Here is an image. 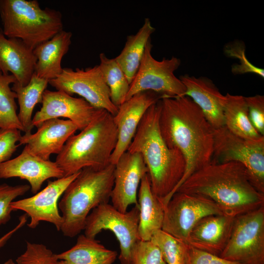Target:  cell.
<instances>
[{"mask_svg": "<svg viewBox=\"0 0 264 264\" xmlns=\"http://www.w3.org/2000/svg\"><path fill=\"white\" fill-rule=\"evenodd\" d=\"M160 103L159 126L162 136L169 147L181 152L186 163L176 192L191 175L211 163L215 129L187 96L163 97Z\"/></svg>", "mask_w": 264, "mask_h": 264, "instance_id": "obj_1", "label": "cell"}, {"mask_svg": "<svg viewBox=\"0 0 264 264\" xmlns=\"http://www.w3.org/2000/svg\"><path fill=\"white\" fill-rule=\"evenodd\" d=\"M176 192L206 198L233 217L264 206V194L253 186L246 168L236 162H211L191 175Z\"/></svg>", "mask_w": 264, "mask_h": 264, "instance_id": "obj_2", "label": "cell"}, {"mask_svg": "<svg viewBox=\"0 0 264 264\" xmlns=\"http://www.w3.org/2000/svg\"><path fill=\"white\" fill-rule=\"evenodd\" d=\"M160 100L144 114L127 151L139 153L148 169L152 190L164 208L176 193L186 167L177 149L170 148L159 126Z\"/></svg>", "mask_w": 264, "mask_h": 264, "instance_id": "obj_3", "label": "cell"}, {"mask_svg": "<svg viewBox=\"0 0 264 264\" xmlns=\"http://www.w3.org/2000/svg\"><path fill=\"white\" fill-rule=\"evenodd\" d=\"M117 141L113 116L103 110L79 133L68 138L55 162L64 176L86 168L103 169L110 164Z\"/></svg>", "mask_w": 264, "mask_h": 264, "instance_id": "obj_4", "label": "cell"}, {"mask_svg": "<svg viewBox=\"0 0 264 264\" xmlns=\"http://www.w3.org/2000/svg\"><path fill=\"white\" fill-rule=\"evenodd\" d=\"M115 165L101 169L86 168L68 186L58 202L62 224L60 231L73 238L84 230L90 212L110 199Z\"/></svg>", "mask_w": 264, "mask_h": 264, "instance_id": "obj_5", "label": "cell"}, {"mask_svg": "<svg viewBox=\"0 0 264 264\" xmlns=\"http://www.w3.org/2000/svg\"><path fill=\"white\" fill-rule=\"evenodd\" d=\"M2 32L34 49L63 30L61 13L41 8L37 0H0Z\"/></svg>", "mask_w": 264, "mask_h": 264, "instance_id": "obj_6", "label": "cell"}, {"mask_svg": "<svg viewBox=\"0 0 264 264\" xmlns=\"http://www.w3.org/2000/svg\"><path fill=\"white\" fill-rule=\"evenodd\" d=\"M139 220V206H134L130 211L122 213L109 203H103L93 209L88 216L84 235L95 239L103 230L112 232L119 243L120 264H132L133 249L140 240Z\"/></svg>", "mask_w": 264, "mask_h": 264, "instance_id": "obj_7", "label": "cell"}, {"mask_svg": "<svg viewBox=\"0 0 264 264\" xmlns=\"http://www.w3.org/2000/svg\"><path fill=\"white\" fill-rule=\"evenodd\" d=\"M228 162L242 164L253 186L264 194V137L247 139L233 133L225 126L215 129L211 162Z\"/></svg>", "mask_w": 264, "mask_h": 264, "instance_id": "obj_8", "label": "cell"}, {"mask_svg": "<svg viewBox=\"0 0 264 264\" xmlns=\"http://www.w3.org/2000/svg\"><path fill=\"white\" fill-rule=\"evenodd\" d=\"M152 48L150 39L139 68L130 84L125 101L137 93L147 91L155 92L162 97L185 96V86L174 74L180 65V59L173 56L158 61L152 55Z\"/></svg>", "mask_w": 264, "mask_h": 264, "instance_id": "obj_9", "label": "cell"}, {"mask_svg": "<svg viewBox=\"0 0 264 264\" xmlns=\"http://www.w3.org/2000/svg\"><path fill=\"white\" fill-rule=\"evenodd\" d=\"M219 256L242 264H264V206L235 217Z\"/></svg>", "mask_w": 264, "mask_h": 264, "instance_id": "obj_10", "label": "cell"}, {"mask_svg": "<svg viewBox=\"0 0 264 264\" xmlns=\"http://www.w3.org/2000/svg\"><path fill=\"white\" fill-rule=\"evenodd\" d=\"M223 214L212 200L200 196L176 192L164 207L162 230L188 243L189 234L202 218Z\"/></svg>", "mask_w": 264, "mask_h": 264, "instance_id": "obj_11", "label": "cell"}, {"mask_svg": "<svg viewBox=\"0 0 264 264\" xmlns=\"http://www.w3.org/2000/svg\"><path fill=\"white\" fill-rule=\"evenodd\" d=\"M48 84L69 95L76 94L94 108L105 110L113 116L118 111L111 101L110 89L99 65L85 69L63 68L61 74L49 81Z\"/></svg>", "mask_w": 264, "mask_h": 264, "instance_id": "obj_12", "label": "cell"}, {"mask_svg": "<svg viewBox=\"0 0 264 264\" xmlns=\"http://www.w3.org/2000/svg\"><path fill=\"white\" fill-rule=\"evenodd\" d=\"M79 172L53 181L48 180L46 186L34 196L13 201L10 205L11 209L13 211L21 210L25 213L30 219L27 224L30 228H35L40 221H44L52 223L57 231H60L63 220L58 200Z\"/></svg>", "mask_w": 264, "mask_h": 264, "instance_id": "obj_13", "label": "cell"}, {"mask_svg": "<svg viewBox=\"0 0 264 264\" xmlns=\"http://www.w3.org/2000/svg\"><path fill=\"white\" fill-rule=\"evenodd\" d=\"M42 107L32 118V126L38 128L44 122L59 117L71 121L81 131L103 110L97 109L84 99L72 96L61 91L46 89Z\"/></svg>", "mask_w": 264, "mask_h": 264, "instance_id": "obj_14", "label": "cell"}, {"mask_svg": "<svg viewBox=\"0 0 264 264\" xmlns=\"http://www.w3.org/2000/svg\"><path fill=\"white\" fill-rule=\"evenodd\" d=\"M148 169L138 153H124L115 164L114 180L111 193L112 205L122 213L129 206H138L137 191Z\"/></svg>", "mask_w": 264, "mask_h": 264, "instance_id": "obj_15", "label": "cell"}, {"mask_svg": "<svg viewBox=\"0 0 264 264\" xmlns=\"http://www.w3.org/2000/svg\"><path fill=\"white\" fill-rule=\"evenodd\" d=\"M162 97L153 91H143L133 95L118 107L117 113L113 116L117 141L110 158L111 164L115 165L127 151L144 114Z\"/></svg>", "mask_w": 264, "mask_h": 264, "instance_id": "obj_16", "label": "cell"}, {"mask_svg": "<svg viewBox=\"0 0 264 264\" xmlns=\"http://www.w3.org/2000/svg\"><path fill=\"white\" fill-rule=\"evenodd\" d=\"M64 176L55 161L41 158L31 153L25 146L18 156L0 164V178L19 177L26 180L33 194L39 191L45 180Z\"/></svg>", "mask_w": 264, "mask_h": 264, "instance_id": "obj_17", "label": "cell"}, {"mask_svg": "<svg viewBox=\"0 0 264 264\" xmlns=\"http://www.w3.org/2000/svg\"><path fill=\"white\" fill-rule=\"evenodd\" d=\"M34 133L22 135L19 145H25L28 150L44 160H49L52 154L57 155L68 138L78 130L70 120L51 119L44 122Z\"/></svg>", "mask_w": 264, "mask_h": 264, "instance_id": "obj_18", "label": "cell"}, {"mask_svg": "<svg viewBox=\"0 0 264 264\" xmlns=\"http://www.w3.org/2000/svg\"><path fill=\"white\" fill-rule=\"evenodd\" d=\"M179 78L185 87V96L199 107L213 128L224 126L226 96L221 93L212 81L206 77H196L188 74Z\"/></svg>", "mask_w": 264, "mask_h": 264, "instance_id": "obj_19", "label": "cell"}, {"mask_svg": "<svg viewBox=\"0 0 264 264\" xmlns=\"http://www.w3.org/2000/svg\"><path fill=\"white\" fill-rule=\"evenodd\" d=\"M235 218L224 214L211 215L202 218L191 230L188 244L220 256L229 241Z\"/></svg>", "mask_w": 264, "mask_h": 264, "instance_id": "obj_20", "label": "cell"}, {"mask_svg": "<svg viewBox=\"0 0 264 264\" xmlns=\"http://www.w3.org/2000/svg\"><path fill=\"white\" fill-rule=\"evenodd\" d=\"M37 62L33 49L22 40L6 37L0 30V72L12 74L22 86L29 82Z\"/></svg>", "mask_w": 264, "mask_h": 264, "instance_id": "obj_21", "label": "cell"}, {"mask_svg": "<svg viewBox=\"0 0 264 264\" xmlns=\"http://www.w3.org/2000/svg\"><path fill=\"white\" fill-rule=\"evenodd\" d=\"M72 33L63 30L33 49L37 62L35 74L48 81L56 78L63 69L61 63L71 44Z\"/></svg>", "mask_w": 264, "mask_h": 264, "instance_id": "obj_22", "label": "cell"}, {"mask_svg": "<svg viewBox=\"0 0 264 264\" xmlns=\"http://www.w3.org/2000/svg\"><path fill=\"white\" fill-rule=\"evenodd\" d=\"M137 200L139 208V237L142 241H150L154 233L162 229L164 208L152 190L148 174L141 180Z\"/></svg>", "mask_w": 264, "mask_h": 264, "instance_id": "obj_23", "label": "cell"}, {"mask_svg": "<svg viewBox=\"0 0 264 264\" xmlns=\"http://www.w3.org/2000/svg\"><path fill=\"white\" fill-rule=\"evenodd\" d=\"M117 256L116 251L84 234L78 236L71 248L57 254L58 264H113Z\"/></svg>", "mask_w": 264, "mask_h": 264, "instance_id": "obj_24", "label": "cell"}, {"mask_svg": "<svg viewBox=\"0 0 264 264\" xmlns=\"http://www.w3.org/2000/svg\"><path fill=\"white\" fill-rule=\"evenodd\" d=\"M155 30L150 19L146 18L142 26L136 34L127 36L123 49L114 58L125 73L130 84L140 65L146 45Z\"/></svg>", "mask_w": 264, "mask_h": 264, "instance_id": "obj_25", "label": "cell"}, {"mask_svg": "<svg viewBox=\"0 0 264 264\" xmlns=\"http://www.w3.org/2000/svg\"><path fill=\"white\" fill-rule=\"evenodd\" d=\"M48 82L34 73L27 85L22 86L17 82L13 84L11 88L16 94L19 106L18 116L25 133L31 132L34 108L37 104L42 103Z\"/></svg>", "mask_w": 264, "mask_h": 264, "instance_id": "obj_26", "label": "cell"}, {"mask_svg": "<svg viewBox=\"0 0 264 264\" xmlns=\"http://www.w3.org/2000/svg\"><path fill=\"white\" fill-rule=\"evenodd\" d=\"M224 107V126L233 133L243 138L258 140L264 137L252 125L244 96L227 93Z\"/></svg>", "mask_w": 264, "mask_h": 264, "instance_id": "obj_27", "label": "cell"}, {"mask_svg": "<svg viewBox=\"0 0 264 264\" xmlns=\"http://www.w3.org/2000/svg\"><path fill=\"white\" fill-rule=\"evenodd\" d=\"M99 60L98 65L110 89L111 101L118 108L125 101L130 84L114 58H109L105 53H101Z\"/></svg>", "mask_w": 264, "mask_h": 264, "instance_id": "obj_28", "label": "cell"}, {"mask_svg": "<svg viewBox=\"0 0 264 264\" xmlns=\"http://www.w3.org/2000/svg\"><path fill=\"white\" fill-rule=\"evenodd\" d=\"M16 82L13 75L0 72V129H15L24 132L17 113V95L10 87Z\"/></svg>", "mask_w": 264, "mask_h": 264, "instance_id": "obj_29", "label": "cell"}, {"mask_svg": "<svg viewBox=\"0 0 264 264\" xmlns=\"http://www.w3.org/2000/svg\"><path fill=\"white\" fill-rule=\"evenodd\" d=\"M151 241L160 249L166 264H189L190 245L162 229L155 231Z\"/></svg>", "mask_w": 264, "mask_h": 264, "instance_id": "obj_30", "label": "cell"}, {"mask_svg": "<svg viewBox=\"0 0 264 264\" xmlns=\"http://www.w3.org/2000/svg\"><path fill=\"white\" fill-rule=\"evenodd\" d=\"M242 41H237L227 44L224 53L227 57L240 59L239 64H234L231 71L234 75L253 73L264 78V69L258 67L248 60L245 54V47Z\"/></svg>", "mask_w": 264, "mask_h": 264, "instance_id": "obj_31", "label": "cell"}, {"mask_svg": "<svg viewBox=\"0 0 264 264\" xmlns=\"http://www.w3.org/2000/svg\"><path fill=\"white\" fill-rule=\"evenodd\" d=\"M18 264H58L57 254L45 245L26 242L24 252L16 260Z\"/></svg>", "mask_w": 264, "mask_h": 264, "instance_id": "obj_32", "label": "cell"}, {"mask_svg": "<svg viewBox=\"0 0 264 264\" xmlns=\"http://www.w3.org/2000/svg\"><path fill=\"white\" fill-rule=\"evenodd\" d=\"M30 186L27 184L11 186L6 183L0 184V225L5 224L11 219L13 211L11 203L17 198L28 192Z\"/></svg>", "mask_w": 264, "mask_h": 264, "instance_id": "obj_33", "label": "cell"}, {"mask_svg": "<svg viewBox=\"0 0 264 264\" xmlns=\"http://www.w3.org/2000/svg\"><path fill=\"white\" fill-rule=\"evenodd\" d=\"M132 264H166L159 248L151 240H140L133 251Z\"/></svg>", "mask_w": 264, "mask_h": 264, "instance_id": "obj_34", "label": "cell"}, {"mask_svg": "<svg viewBox=\"0 0 264 264\" xmlns=\"http://www.w3.org/2000/svg\"><path fill=\"white\" fill-rule=\"evenodd\" d=\"M244 98L252 125L261 135L264 136V96L257 94Z\"/></svg>", "mask_w": 264, "mask_h": 264, "instance_id": "obj_35", "label": "cell"}, {"mask_svg": "<svg viewBox=\"0 0 264 264\" xmlns=\"http://www.w3.org/2000/svg\"><path fill=\"white\" fill-rule=\"evenodd\" d=\"M21 131L15 129H0V164L10 159L20 145Z\"/></svg>", "mask_w": 264, "mask_h": 264, "instance_id": "obj_36", "label": "cell"}, {"mask_svg": "<svg viewBox=\"0 0 264 264\" xmlns=\"http://www.w3.org/2000/svg\"><path fill=\"white\" fill-rule=\"evenodd\" d=\"M189 264H242L190 246Z\"/></svg>", "mask_w": 264, "mask_h": 264, "instance_id": "obj_37", "label": "cell"}, {"mask_svg": "<svg viewBox=\"0 0 264 264\" xmlns=\"http://www.w3.org/2000/svg\"><path fill=\"white\" fill-rule=\"evenodd\" d=\"M28 216L25 213L19 218L18 224L12 230L0 238V248L3 246L11 237L27 222Z\"/></svg>", "mask_w": 264, "mask_h": 264, "instance_id": "obj_38", "label": "cell"}, {"mask_svg": "<svg viewBox=\"0 0 264 264\" xmlns=\"http://www.w3.org/2000/svg\"><path fill=\"white\" fill-rule=\"evenodd\" d=\"M18 264L16 261L14 262L13 260L11 259H8L7 261H5L2 264Z\"/></svg>", "mask_w": 264, "mask_h": 264, "instance_id": "obj_39", "label": "cell"}]
</instances>
